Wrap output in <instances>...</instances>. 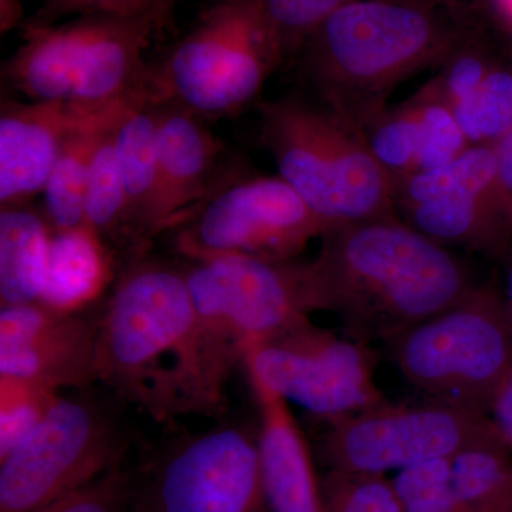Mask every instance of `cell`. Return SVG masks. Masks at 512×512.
Listing matches in <instances>:
<instances>
[{
  "label": "cell",
  "mask_w": 512,
  "mask_h": 512,
  "mask_svg": "<svg viewBox=\"0 0 512 512\" xmlns=\"http://www.w3.org/2000/svg\"><path fill=\"white\" fill-rule=\"evenodd\" d=\"M319 254L289 262L303 311L338 316L357 342L390 343L463 299L468 266L399 215L330 228Z\"/></svg>",
  "instance_id": "cell-1"
},
{
  "label": "cell",
  "mask_w": 512,
  "mask_h": 512,
  "mask_svg": "<svg viewBox=\"0 0 512 512\" xmlns=\"http://www.w3.org/2000/svg\"><path fill=\"white\" fill-rule=\"evenodd\" d=\"M96 377L157 423L225 412L227 400L215 392L202 357L183 271L153 261L128 269L97 322Z\"/></svg>",
  "instance_id": "cell-2"
},
{
  "label": "cell",
  "mask_w": 512,
  "mask_h": 512,
  "mask_svg": "<svg viewBox=\"0 0 512 512\" xmlns=\"http://www.w3.org/2000/svg\"><path fill=\"white\" fill-rule=\"evenodd\" d=\"M463 0H355L333 12L303 47L320 103L362 127L399 84L440 67L478 25Z\"/></svg>",
  "instance_id": "cell-3"
},
{
  "label": "cell",
  "mask_w": 512,
  "mask_h": 512,
  "mask_svg": "<svg viewBox=\"0 0 512 512\" xmlns=\"http://www.w3.org/2000/svg\"><path fill=\"white\" fill-rule=\"evenodd\" d=\"M171 19L84 15L63 25L23 22L2 79L30 101L110 109L148 94L147 52Z\"/></svg>",
  "instance_id": "cell-4"
},
{
  "label": "cell",
  "mask_w": 512,
  "mask_h": 512,
  "mask_svg": "<svg viewBox=\"0 0 512 512\" xmlns=\"http://www.w3.org/2000/svg\"><path fill=\"white\" fill-rule=\"evenodd\" d=\"M259 113L262 143L279 177L315 212L325 231L399 215L393 178L355 123L298 96L261 104Z\"/></svg>",
  "instance_id": "cell-5"
},
{
  "label": "cell",
  "mask_w": 512,
  "mask_h": 512,
  "mask_svg": "<svg viewBox=\"0 0 512 512\" xmlns=\"http://www.w3.org/2000/svg\"><path fill=\"white\" fill-rule=\"evenodd\" d=\"M282 64L256 0H212L160 63L151 99L201 119L232 116L261 93Z\"/></svg>",
  "instance_id": "cell-6"
},
{
  "label": "cell",
  "mask_w": 512,
  "mask_h": 512,
  "mask_svg": "<svg viewBox=\"0 0 512 512\" xmlns=\"http://www.w3.org/2000/svg\"><path fill=\"white\" fill-rule=\"evenodd\" d=\"M387 345L404 379L427 399L488 416L512 372V326L503 292L494 285L474 286Z\"/></svg>",
  "instance_id": "cell-7"
},
{
  "label": "cell",
  "mask_w": 512,
  "mask_h": 512,
  "mask_svg": "<svg viewBox=\"0 0 512 512\" xmlns=\"http://www.w3.org/2000/svg\"><path fill=\"white\" fill-rule=\"evenodd\" d=\"M184 269L201 352L212 386L225 396L228 377L252 343L305 325L289 262L244 254L191 258ZM227 397V396H225Z\"/></svg>",
  "instance_id": "cell-8"
},
{
  "label": "cell",
  "mask_w": 512,
  "mask_h": 512,
  "mask_svg": "<svg viewBox=\"0 0 512 512\" xmlns=\"http://www.w3.org/2000/svg\"><path fill=\"white\" fill-rule=\"evenodd\" d=\"M86 390L56 396L35 429L0 460V512H37L119 467L123 427Z\"/></svg>",
  "instance_id": "cell-9"
},
{
  "label": "cell",
  "mask_w": 512,
  "mask_h": 512,
  "mask_svg": "<svg viewBox=\"0 0 512 512\" xmlns=\"http://www.w3.org/2000/svg\"><path fill=\"white\" fill-rule=\"evenodd\" d=\"M134 512H269L258 433L221 424L171 441L133 474Z\"/></svg>",
  "instance_id": "cell-10"
},
{
  "label": "cell",
  "mask_w": 512,
  "mask_h": 512,
  "mask_svg": "<svg viewBox=\"0 0 512 512\" xmlns=\"http://www.w3.org/2000/svg\"><path fill=\"white\" fill-rule=\"evenodd\" d=\"M493 440L500 437L488 414L436 399L386 400L330 424L323 456L330 470L386 476Z\"/></svg>",
  "instance_id": "cell-11"
},
{
  "label": "cell",
  "mask_w": 512,
  "mask_h": 512,
  "mask_svg": "<svg viewBox=\"0 0 512 512\" xmlns=\"http://www.w3.org/2000/svg\"><path fill=\"white\" fill-rule=\"evenodd\" d=\"M244 365L249 379L329 424L387 400L376 383L370 345L318 328L311 320L249 345Z\"/></svg>",
  "instance_id": "cell-12"
},
{
  "label": "cell",
  "mask_w": 512,
  "mask_h": 512,
  "mask_svg": "<svg viewBox=\"0 0 512 512\" xmlns=\"http://www.w3.org/2000/svg\"><path fill=\"white\" fill-rule=\"evenodd\" d=\"M181 224L177 248L187 259L244 254L291 262L325 232L315 212L279 175H234Z\"/></svg>",
  "instance_id": "cell-13"
},
{
  "label": "cell",
  "mask_w": 512,
  "mask_h": 512,
  "mask_svg": "<svg viewBox=\"0 0 512 512\" xmlns=\"http://www.w3.org/2000/svg\"><path fill=\"white\" fill-rule=\"evenodd\" d=\"M494 146H470L434 170L394 181L397 214L444 247L504 255L512 247L497 208Z\"/></svg>",
  "instance_id": "cell-14"
},
{
  "label": "cell",
  "mask_w": 512,
  "mask_h": 512,
  "mask_svg": "<svg viewBox=\"0 0 512 512\" xmlns=\"http://www.w3.org/2000/svg\"><path fill=\"white\" fill-rule=\"evenodd\" d=\"M97 322L43 302L2 306L0 379L49 393L90 389L97 383Z\"/></svg>",
  "instance_id": "cell-15"
},
{
  "label": "cell",
  "mask_w": 512,
  "mask_h": 512,
  "mask_svg": "<svg viewBox=\"0 0 512 512\" xmlns=\"http://www.w3.org/2000/svg\"><path fill=\"white\" fill-rule=\"evenodd\" d=\"M128 103L94 110L59 101L3 100L0 109L2 208L26 205L30 198L45 191L57 158L74 131Z\"/></svg>",
  "instance_id": "cell-16"
},
{
  "label": "cell",
  "mask_w": 512,
  "mask_h": 512,
  "mask_svg": "<svg viewBox=\"0 0 512 512\" xmlns=\"http://www.w3.org/2000/svg\"><path fill=\"white\" fill-rule=\"evenodd\" d=\"M224 143L201 117L170 103L158 104L163 227H177L234 175H222Z\"/></svg>",
  "instance_id": "cell-17"
},
{
  "label": "cell",
  "mask_w": 512,
  "mask_h": 512,
  "mask_svg": "<svg viewBox=\"0 0 512 512\" xmlns=\"http://www.w3.org/2000/svg\"><path fill=\"white\" fill-rule=\"evenodd\" d=\"M249 380L261 410L259 461L268 511L325 512L311 451L288 402L258 380Z\"/></svg>",
  "instance_id": "cell-18"
},
{
  "label": "cell",
  "mask_w": 512,
  "mask_h": 512,
  "mask_svg": "<svg viewBox=\"0 0 512 512\" xmlns=\"http://www.w3.org/2000/svg\"><path fill=\"white\" fill-rule=\"evenodd\" d=\"M158 104L150 94L134 101L114 130V148L130 208L133 248L141 255L163 227Z\"/></svg>",
  "instance_id": "cell-19"
},
{
  "label": "cell",
  "mask_w": 512,
  "mask_h": 512,
  "mask_svg": "<svg viewBox=\"0 0 512 512\" xmlns=\"http://www.w3.org/2000/svg\"><path fill=\"white\" fill-rule=\"evenodd\" d=\"M52 227L26 205L0 212L2 306L40 302L45 289Z\"/></svg>",
  "instance_id": "cell-20"
},
{
  "label": "cell",
  "mask_w": 512,
  "mask_h": 512,
  "mask_svg": "<svg viewBox=\"0 0 512 512\" xmlns=\"http://www.w3.org/2000/svg\"><path fill=\"white\" fill-rule=\"evenodd\" d=\"M109 266V248L87 225L66 231L52 229L40 302L60 311H77L106 284Z\"/></svg>",
  "instance_id": "cell-21"
},
{
  "label": "cell",
  "mask_w": 512,
  "mask_h": 512,
  "mask_svg": "<svg viewBox=\"0 0 512 512\" xmlns=\"http://www.w3.org/2000/svg\"><path fill=\"white\" fill-rule=\"evenodd\" d=\"M136 100L74 131L64 144L43 191L47 220L53 231H66L86 225L84 198L94 151L104 133L120 120L124 111Z\"/></svg>",
  "instance_id": "cell-22"
},
{
  "label": "cell",
  "mask_w": 512,
  "mask_h": 512,
  "mask_svg": "<svg viewBox=\"0 0 512 512\" xmlns=\"http://www.w3.org/2000/svg\"><path fill=\"white\" fill-rule=\"evenodd\" d=\"M373 156L393 181L426 170L430 128L419 93L396 107H383L360 127Z\"/></svg>",
  "instance_id": "cell-23"
},
{
  "label": "cell",
  "mask_w": 512,
  "mask_h": 512,
  "mask_svg": "<svg viewBox=\"0 0 512 512\" xmlns=\"http://www.w3.org/2000/svg\"><path fill=\"white\" fill-rule=\"evenodd\" d=\"M458 497L468 512H512V451L483 441L450 458Z\"/></svg>",
  "instance_id": "cell-24"
},
{
  "label": "cell",
  "mask_w": 512,
  "mask_h": 512,
  "mask_svg": "<svg viewBox=\"0 0 512 512\" xmlns=\"http://www.w3.org/2000/svg\"><path fill=\"white\" fill-rule=\"evenodd\" d=\"M117 123L104 133L94 151L84 198V218L87 227L96 232L106 247L111 241L128 242L133 248L127 192L114 148Z\"/></svg>",
  "instance_id": "cell-25"
},
{
  "label": "cell",
  "mask_w": 512,
  "mask_h": 512,
  "mask_svg": "<svg viewBox=\"0 0 512 512\" xmlns=\"http://www.w3.org/2000/svg\"><path fill=\"white\" fill-rule=\"evenodd\" d=\"M453 113L470 146H495L512 127V56L498 57L473 96Z\"/></svg>",
  "instance_id": "cell-26"
},
{
  "label": "cell",
  "mask_w": 512,
  "mask_h": 512,
  "mask_svg": "<svg viewBox=\"0 0 512 512\" xmlns=\"http://www.w3.org/2000/svg\"><path fill=\"white\" fill-rule=\"evenodd\" d=\"M500 56L481 23L444 60L426 86L454 110L473 96Z\"/></svg>",
  "instance_id": "cell-27"
},
{
  "label": "cell",
  "mask_w": 512,
  "mask_h": 512,
  "mask_svg": "<svg viewBox=\"0 0 512 512\" xmlns=\"http://www.w3.org/2000/svg\"><path fill=\"white\" fill-rule=\"evenodd\" d=\"M282 63L302 52L315 30L355 0H256Z\"/></svg>",
  "instance_id": "cell-28"
},
{
  "label": "cell",
  "mask_w": 512,
  "mask_h": 512,
  "mask_svg": "<svg viewBox=\"0 0 512 512\" xmlns=\"http://www.w3.org/2000/svg\"><path fill=\"white\" fill-rule=\"evenodd\" d=\"M392 480L403 512H468L454 487L450 458L404 468Z\"/></svg>",
  "instance_id": "cell-29"
},
{
  "label": "cell",
  "mask_w": 512,
  "mask_h": 512,
  "mask_svg": "<svg viewBox=\"0 0 512 512\" xmlns=\"http://www.w3.org/2000/svg\"><path fill=\"white\" fill-rule=\"evenodd\" d=\"M325 512H403L392 478L330 470L322 485Z\"/></svg>",
  "instance_id": "cell-30"
},
{
  "label": "cell",
  "mask_w": 512,
  "mask_h": 512,
  "mask_svg": "<svg viewBox=\"0 0 512 512\" xmlns=\"http://www.w3.org/2000/svg\"><path fill=\"white\" fill-rule=\"evenodd\" d=\"M56 396V393L2 380L0 460L35 429Z\"/></svg>",
  "instance_id": "cell-31"
},
{
  "label": "cell",
  "mask_w": 512,
  "mask_h": 512,
  "mask_svg": "<svg viewBox=\"0 0 512 512\" xmlns=\"http://www.w3.org/2000/svg\"><path fill=\"white\" fill-rule=\"evenodd\" d=\"M37 512H134L133 474L113 468Z\"/></svg>",
  "instance_id": "cell-32"
},
{
  "label": "cell",
  "mask_w": 512,
  "mask_h": 512,
  "mask_svg": "<svg viewBox=\"0 0 512 512\" xmlns=\"http://www.w3.org/2000/svg\"><path fill=\"white\" fill-rule=\"evenodd\" d=\"M175 0H46L42 8L25 22L33 25H56L69 16L114 15L127 18L171 19Z\"/></svg>",
  "instance_id": "cell-33"
},
{
  "label": "cell",
  "mask_w": 512,
  "mask_h": 512,
  "mask_svg": "<svg viewBox=\"0 0 512 512\" xmlns=\"http://www.w3.org/2000/svg\"><path fill=\"white\" fill-rule=\"evenodd\" d=\"M497 157L498 217L508 241L512 244V127L494 146Z\"/></svg>",
  "instance_id": "cell-34"
},
{
  "label": "cell",
  "mask_w": 512,
  "mask_h": 512,
  "mask_svg": "<svg viewBox=\"0 0 512 512\" xmlns=\"http://www.w3.org/2000/svg\"><path fill=\"white\" fill-rule=\"evenodd\" d=\"M490 419L504 446L512 451V372L495 394Z\"/></svg>",
  "instance_id": "cell-35"
},
{
  "label": "cell",
  "mask_w": 512,
  "mask_h": 512,
  "mask_svg": "<svg viewBox=\"0 0 512 512\" xmlns=\"http://www.w3.org/2000/svg\"><path fill=\"white\" fill-rule=\"evenodd\" d=\"M22 25V0H0V29H2V33H8Z\"/></svg>",
  "instance_id": "cell-36"
},
{
  "label": "cell",
  "mask_w": 512,
  "mask_h": 512,
  "mask_svg": "<svg viewBox=\"0 0 512 512\" xmlns=\"http://www.w3.org/2000/svg\"><path fill=\"white\" fill-rule=\"evenodd\" d=\"M488 6L512 35V0H488Z\"/></svg>",
  "instance_id": "cell-37"
},
{
  "label": "cell",
  "mask_w": 512,
  "mask_h": 512,
  "mask_svg": "<svg viewBox=\"0 0 512 512\" xmlns=\"http://www.w3.org/2000/svg\"><path fill=\"white\" fill-rule=\"evenodd\" d=\"M503 295L505 308H507L508 318H510L512 326V251L510 258H508L507 272H505V286Z\"/></svg>",
  "instance_id": "cell-38"
},
{
  "label": "cell",
  "mask_w": 512,
  "mask_h": 512,
  "mask_svg": "<svg viewBox=\"0 0 512 512\" xmlns=\"http://www.w3.org/2000/svg\"><path fill=\"white\" fill-rule=\"evenodd\" d=\"M473 5L476 6L477 9L484 8V6H488V0H473Z\"/></svg>",
  "instance_id": "cell-39"
}]
</instances>
